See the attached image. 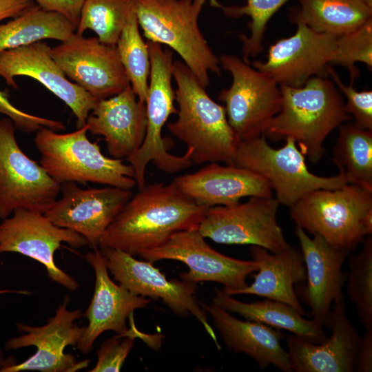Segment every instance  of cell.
Here are the masks:
<instances>
[{"label":"cell","mask_w":372,"mask_h":372,"mask_svg":"<svg viewBox=\"0 0 372 372\" xmlns=\"http://www.w3.org/2000/svg\"><path fill=\"white\" fill-rule=\"evenodd\" d=\"M207 209L185 196L173 181L145 185L107 228L99 248L138 256L165 243L176 231L198 228Z\"/></svg>","instance_id":"cell-1"},{"label":"cell","mask_w":372,"mask_h":372,"mask_svg":"<svg viewBox=\"0 0 372 372\" xmlns=\"http://www.w3.org/2000/svg\"><path fill=\"white\" fill-rule=\"evenodd\" d=\"M280 88L281 110L264 135L275 141L293 138L302 154L316 163L324 154L327 137L351 119L344 98L333 81L323 76L310 78L302 87Z\"/></svg>","instance_id":"cell-2"},{"label":"cell","mask_w":372,"mask_h":372,"mask_svg":"<svg viewBox=\"0 0 372 372\" xmlns=\"http://www.w3.org/2000/svg\"><path fill=\"white\" fill-rule=\"evenodd\" d=\"M172 76L178 116L167 124L168 130L187 146L192 165L223 162L233 165L240 141L225 107L212 100L182 61L173 62Z\"/></svg>","instance_id":"cell-3"},{"label":"cell","mask_w":372,"mask_h":372,"mask_svg":"<svg viewBox=\"0 0 372 372\" xmlns=\"http://www.w3.org/2000/svg\"><path fill=\"white\" fill-rule=\"evenodd\" d=\"M207 0H134L139 27L147 41L175 51L205 87L209 74H221L214 53L198 25Z\"/></svg>","instance_id":"cell-4"},{"label":"cell","mask_w":372,"mask_h":372,"mask_svg":"<svg viewBox=\"0 0 372 372\" xmlns=\"http://www.w3.org/2000/svg\"><path fill=\"white\" fill-rule=\"evenodd\" d=\"M289 208L296 226L349 253L372 234V191L352 184L311 191Z\"/></svg>","instance_id":"cell-5"},{"label":"cell","mask_w":372,"mask_h":372,"mask_svg":"<svg viewBox=\"0 0 372 372\" xmlns=\"http://www.w3.org/2000/svg\"><path fill=\"white\" fill-rule=\"evenodd\" d=\"M88 127L61 134L48 127L36 132L34 145L40 154L39 164L57 183H88L131 189L136 185L134 171L122 159L103 154L97 141H90Z\"/></svg>","instance_id":"cell-6"},{"label":"cell","mask_w":372,"mask_h":372,"mask_svg":"<svg viewBox=\"0 0 372 372\" xmlns=\"http://www.w3.org/2000/svg\"><path fill=\"white\" fill-rule=\"evenodd\" d=\"M147 43L151 69L145 103L146 133L140 148L125 159L134 169V178L139 189L145 186V170L150 162L167 174H176L192 165L187 152L183 156L169 153L170 142L162 137L163 128L169 117L178 112L174 105L175 90L172 82L173 53L158 43L151 41Z\"/></svg>","instance_id":"cell-7"},{"label":"cell","mask_w":372,"mask_h":372,"mask_svg":"<svg viewBox=\"0 0 372 372\" xmlns=\"http://www.w3.org/2000/svg\"><path fill=\"white\" fill-rule=\"evenodd\" d=\"M278 149L270 146L267 137L240 141L233 165L253 171L264 178L275 190L280 204L291 207L307 193L318 189H337L348 184L340 172L332 176L311 173L306 157L291 138Z\"/></svg>","instance_id":"cell-8"},{"label":"cell","mask_w":372,"mask_h":372,"mask_svg":"<svg viewBox=\"0 0 372 372\" xmlns=\"http://www.w3.org/2000/svg\"><path fill=\"white\" fill-rule=\"evenodd\" d=\"M218 58L220 67L232 77L231 86L222 90L218 99L225 103L227 118L236 136L242 141L264 134L281 110L280 85L234 55L223 54Z\"/></svg>","instance_id":"cell-9"},{"label":"cell","mask_w":372,"mask_h":372,"mask_svg":"<svg viewBox=\"0 0 372 372\" xmlns=\"http://www.w3.org/2000/svg\"><path fill=\"white\" fill-rule=\"evenodd\" d=\"M12 121L0 118V218L17 209L44 214L58 198L61 185L17 143Z\"/></svg>","instance_id":"cell-10"},{"label":"cell","mask_w":372,"mask_h":372,"mask_svg":"<svg viewBox=\"0 0 372 372\" xmlns=\"http://www.w3.org/2000/svg\"><path fill=\"white\" fill-rule=\"evenodd\" d=\"M279 205L273 196H252L245 203L211 207L198 229L217 243L256 245L279 252L291 246L277 220Z\"/></svg>","instance_id":"cell-11"},{"label":"cell","mask_w":372,"mask_h":372,"mask_svg":"<svg viewBox=\"0 0 372 372\" xmlns=\"http://www.w3.org/2000/svg\"><path fill=\"white\" fill-rule=\"evenodd\" d=\"M138 256L152 263L161 260L180 261L189 267L188 271L180 274L182 280L195 284L218 282L229 296L246 287L247 276L258 270L254 260L234 258L214 249L198 228L176 231L165 243Z\"/></svg>","instance_id":"cell-12"},{"label":"cell","mask_w":372,"mask_h":372,"mask_svg":"<svg viewBox=\"0 0 372 372\" xmlns=\"http://www.w3.org/2000/svg\"><path fill=\"white\" fill-rule=\"evenodd\" d=\"M62 242L72 248L88 245L83 236L56 225L40 212L17 209L0 223V255L13 252L35 260L45 267L52 281L75 291L78 282L54 262V254Z\"/></svg>","instance_id":"cell-13"},{"label":"cell","mask_w":372,"mask_h":372,"mask_svg":"<svg viewBox=\"0 0 372 372\" xmlns=\"http://www.w3.org/2000/svg\"><path fill=\"white\" fill-rule=\"evenodd\" d=\"M69 301L66 296L56 309L54 316L43 326L17 322L18 330L25 333L8 340L5 349L35 347L37 351L23 362L8 366L1 372H75L88 366V360L78 362L74 356L64 351L68 346L76 347L85 327L75 322L83 313L79 309H68Z\"/></svg>","instance_id":"cell-14"},{"label":"cell","mask_w":372,"mask_h":372,"mask_svg":"<svg viewBox=\"0 0 372 372\" xmlns=\"http://www.w3.org/2000/svg\"><path fill=\"white\" fill-rule=\"evenodd\" d=\"M108 271L118 284L138 296L161 299L178 316H193L205 328L218 349L220 346L208 322L207 313L196 296L197 284L184 280H167L160 270L147 260H139L121 250L99 248Z\"/></svg>","instance_id":"cell-15"},{"label":"cell","mask_w":372,"mask_h":372,"mask_svg":"<svg viewBox=\"0 0 372 372\" xmlns=\"http://www.w3.org/2000/svg\"><path fill=\"white\" fill-rule=\"evenodd\" d=\"M51 55L65 75L98 100L110 98L130 85L116 46L96 37L75 32L51 48Z\"/></svg>","instance_id":"cell-16"},{"label":"cell","mask_w":372,"mask_h":372,"mask_svg":"<svg viewBox=\"0 0 372 372\" xmlns=\"http://www.w3.org/2000/svg\"><path fill=\"white\" fill-rule=\"evenodd\" d=\"M294 34L271 45L265 61L251 66L266 74L279 85L302 87L311 77L326 76L333 56L337 37L316 32L300 21Z\"/></svg>","instance_id":"cell-17"},{"label":"cell","mask_w":372,"mask_h":372,"mask_svg":"<svg viewBox=\"0 0 372 372\" xmlns=\"http://www.w3.org/2000/svg\"><path fill=\"white\" fill-rule=\"evenodd\" d=\"M61 196L44 214L56 225L83 236L92 249L132 196L131 189L112 186L83 189L76 183L61 184Z\"/></svg>","instance_id":"cell-18"},{"label":"cell","mask_w":372,"mask_h":372,"mask_svg":"<svg viewBox=\"0 0 372 372\" xmlns=\"http://www.w3.org/2000/svg\"><path fill=\"white\" fill-rule=\"evenodd\" d=\"M39 81L63 101L76 118L77 127L86 123L99 101L65 75L51 55V47L42 41L0 52V76L14 88L16 76Z\"/></svg>","instance_id":"cell-19"},{"label":"cell","mask_w":372,"mask_h":372,"mask_svg":"<svg viewBox=\"0 0 372 372\" xmlns=\"http://www.w3.org/2000/svg\"><path fill=\"white\" fill-rule=\"evenodd\" d=\"M85 259L94 269L95 285L92 298L83 314L88 324L76 345L83 355L92 349L95 340L105 331L130 336L127 318L134 310L145 308L152 301L115 283L109 276L104 256L99 248L86 254Z\"/></svg>","instance_id":"cell-20"},{"label":"cell","mask_w":372,"mask_h":372,"mask_svg":"<svg viewBox=\"0 0 372 372\" xmlns=\"http://www.w3.org/2000/svg\"><path fill=\"white\" fill-rule=\"evenodd\" d=\"M296 235L306 268L307 285L299 289L300 297L310 308L312 319L328 327L335 300L343 297L345 275L343 264L349 252L338 249L319 235L311 238L296 226Z\"/></svg>","instance_id":"cell-21"},{"label":"cell","mask_w":372,"mask_h":372,"mask_svg":"<svg viewBox=\"0 0 372 372\" xmlns=\"http://www.w3.org/2000/svg\"><path fill=\"white\" fill-rule=\"evenodd\" d=\"M328 327L331 334L320 343L293 334L286 337L293 371H355L361 337L346 314L344 296L334 301Z\"/></svg>","instance_id":"cell-22"},{"label":"cell","mask_w":372,"mask_h":372,"mask_svg":"<svg viewBox=\"0 0 372 372\" xmlns=\"http://www.w3.org/2000/svg\"><path fill=\"white\" fill-rule=\"evenodd\" d=\"M173 183L200 206H229L245 197L272 196L270 183L261 175L235 165L210 163L199 170L176 177Z\"/></svg>","instance_id":"cell-23"},{"label":"cell","mask_w":372,"mask_h":372,"mask_svg":"<svg viewBox=\"0 0 372 372\" xmlns=\"http://www.w3.org/2000/svg\"><path fill=\"white\" fill-rule=\"evenodd\" d=\"M88 132L102 136L108 153L127 158L141 146L146 133L145 103L138 101L131 85L113 96L100 99L90 112Z\"/></svg>","instance_id":"cell-24"},{"label":"cell","mask_w":372,"mask_h":372,"mask_svg":"<svg viewBox=\"0 0 372 372\" xmlns=\"http://www.w3.org/2000/svg\"><path fill=\"white\" fill-rule=\"evenodd\" d=\"M199 304L211 317L228 349L249 355L261 369L273 365L283 372L293 371L289 353L280 343L285 336L281 330L255 321L239 320L213 302L199 300Z\"/></svg>","instance_id":"cell-25"},{"label":"cell","mask_w":372,"mask_h":372,"mask_svg":"<svg viewBox=\"0 0 372 372\" xmlns=\"http://www.w3.org/2000/svg\"><path fill=\"white\" fill-rule=\"evenodd\" d=\"M249 251L257 263L258 273L254 275L251 285L234 292L232 296L249 294L282 302L304 315V310L295 290L296 285L302 284L307 278L301 251L290 246L273 253L251 245Z\"/></svg>","instance_id":"cell-26"},{"label":"cell","mask_w":372,"mask_h":372,"mask_svg":"<svg viewBox=\"0 0 372 372\" xmlns=\"http://www.w3.org/2000/svg\"><path fill=\"white\" fill-rule=\"evenodd\" d=\"M212 302L246 320L288 331L313 343H320L327 338L321 324L313 319L304 318L296 308L282 302L265 299L245 302L232 298L223 289H216Z\"/></svg>","instance_id":"cell-27"},{"label":"cell","mask_w":372,"mask_h":372,"mask_svg":"<svg viewBox=\"0 0 372 372\" xmlns=\"http://www.w3.org/2000/svg\"><path fill=\"white\" fill-rule=\"evenodd\" d=\"M75 31L65 17L34 3L17 17L0 24V52L47 39L63 42Z\"/></svg>","instance_id":"cell-28"},{"label":"cell","mask_w":372,"mask_h":372,"mask_svg":"<svg viewBox=\"0 0 372 372\" xmlns=\"http://www.w3.org/2000/svg\"><path fill=\"white\" fill-rule=\"evenodd\" d=\"M291 13L312 30L336 37L347 33L372 17V8L362 0H298Z\"/></svg>","instance_id":"cell-29"},{"label":"cell","mask_w":372,"mask_h":372,"mask_svg":"<svg viewBox=\"0 0 372 372\" xmlns=\"http://www.w3.org/2000/svg\"><path fill=\"white\" fill-rule=\"evenodd\" d=\"M332 161L348 184L372 191V130L354 122L338 127Z\"/></svg>","instance_id":"cell-30"},{"label":"cell","mask_w":372,"mask_h":372,"mask_svg":"<svg viewBox=\"0 0 372 372\" xmlns=\"http://www.w3.org/2000/svg\"><path fill=\"white\" fill-rule=\"evenodd\" d=\"M139 28L134 8L116 48L134 92L138 101L145 103L148 92L151 61L147 43L143 40Z\"/></svg>","instance_id":"cell-31"},{"label":"cell","mask_w":372,"mask_h":372,"mask_svg":"<svg viewBox=\"0 0 372 372\" xmlns=\"http://www.w3.org/2000/svg\"><path fill=\"white\" fill-rule=\"evenodd\" d=\"M133 10L134 0H84L75 32L90 30L101 42L116 46Z\"/></svg>","instance_id":"cell-32"},{"label":"cell","mask_w":372,"mask_h":372,"mask_svg":"<svg viewBox=\"0 0 372 372\" xmlns=\"http://www.w3.org/2000/svg\"><path fill=\"white\" fill-rule=\"evenodd\" d=\"M347 292L358 317L366 328H372V236L362 242L359 253L349 260Z\"/></svg>","instance_id":"cell-33"},{"label":"cell","mask_w":372,"mask_h":372,"mask_svg":"<svg viewBox=\"0 0 372 372\" xmlns=\"http://www.w3.org/2000/svg\"><path fill=\"white\" fill-rule=\"evenodd\" d=\"M217 1V0H214ZM289 0H246L242 6H224L220 4L225 15L232 18L249 17L248 24L250 34L240 35L242 42L243 61L249 63V59L255 57L263 50L262 41L267 25L272 16Z\"/></svg>","instance_id":"cell-34"},{"label":"cell","mask_w":372,"mask_h":372,"mask_svg":"<svg viewBox=\"0 0 372 372\" xmlns=\"http://www.w3.org/2000/svg\"><path fill=\"white\" fill-rule=\"evenodd\" d=\"M372 68V17L358 28L337 37L335 49L329 65L345 68L351 81L359 76L355 63Z\"/></svg>","instance_id":"cell-35"},{"label":"cell","mask_w":372,"mask_h":372,"mask_svg":"<svg viewBox=\"0 0 372 372\" xmlns=\"http://www.w3.org/2000/svg\"><path fill=\"white\" fill-rule=\"evenodd\" d=\"M327 74L346 97L345 111L353 116L354 123L361 128L372 130V91H358L352 84L346 85L330 65L327 67Z\"/></svg>","instance_id":"cell-36"},{"label":"cell","mask_w":372,"mask_h":372,"mask_svg":"<svg viewBox=\"0 0 372 372\" xmlns=\"http://www.w3.org/2000/svg\"><path fill=\"white\" fill-rule=\"evenodd\" d=\"M136 338L116 335L106 339L97 351V361L91 372L120 371L132 351Z\"/></svg>","instance_id":"cell-37"},{"label":"cell","mask_w":372,"mask_h":372,"mask_svg":"<svg viewBox=\"0 0 372 372\" xmlns=\"http://www.w3.org/2000/svg\"><path fill=\"white\" fill-rule=\"evenodd\" d=\"M0 114L10 118L17 129L25 133L37 132L41 127L59 132L65 129L60 121L47 118L27 113L17 108L10 101L6 92L0 90Z\"/></svg>","instance_id":"cell-38"},{"label":"cell","mask_w":372,"mask_h":372,"mask_svg":"<svg viewBox=\"0 0 372 372\" xmlns=\"http://www.w3.org/2000/svg\"><path fill=\"white\" fill-rule=\"evenodd\" d=\"M42 9L59 13L77 28L84 0H31Z\"/></svg>","instance_id":"cell-39"},{"label":"cell","mask_w":372,"mask_h":372,"mask_svg":"<svg viewBox=\"0 0 372 372\" xmlns=\"http://www.w3.org/2000/svg\"><path fill=\"white\" fill-rule=\"evenodd\" d=\"M355 371H372V328L366 329L364 336L361 338L355 363Z\"/></svg>","instance_id":"cell-40"},{"label":"cell","mask_w":372,"mask_h":372,"mask_svg":"<svg viewBox=\"0 0 372 372\" xmlns=\"http://www.w3.org/2000/svg\"><path fill=\"white\" fill-rule=\"evenodd\" d=\"M34 4L31 0H0V22L17 17Z\"/></svg>","instance_id":"cell-41"},{"label":"cell","mask_w":372,"mask_h":372,"mask_svg":"<svg viewBox=\"0 0 372 372\" xmlns=\"http://www.w3.org/2000/svg\"><path fill=\"white\" fill-rule=\"evenodd\" d=\"M17 359L14 356L5 358L1 349L0 348V372L5 368L16 364Z\"/></svg>","instance_id":"cell-42"},{"label":"cell","mask_w":372,"mask_h":372,"mask_svg":"<svg viewBox=\"0 0 372 372\" xmlns=\"http://www.w3.org/2000/svg\"><path fill=\"white\" fill-rule=\"evenodd\" d=\"M5 293H22V294L30 293V292L28 291L8 290V289L0 290V294Z\"/></svg>","instance_id":"cell-43"},{"label":"cell","mask_w":372,"mask_h":372,"mask_svg":"<svg viewBox=\"0 0 372 372\" xmlns=\"http://www.w3.org/2000/svg\"><path fill=\"white\" fill-rule=\"evenodd\" d=\"M209 2L211 4L214 6L218 7L220 6L218 1H215L214 0H209Z\"/></svg>","instance_id":"cell-44"},{"label":"cell","mask_w":372,"mask_h":372,"mask_svg":"<svg viewBox=\"0 0 372 372\" xmlns=\"http://www.w3.org/2000/svg\"><path fill=\"white\" fill-rule=\"evenodd\" d=\"M367 6L372 8V0H362Z\"/></svg>","instance_id":"cell-45"}]
</instances>
